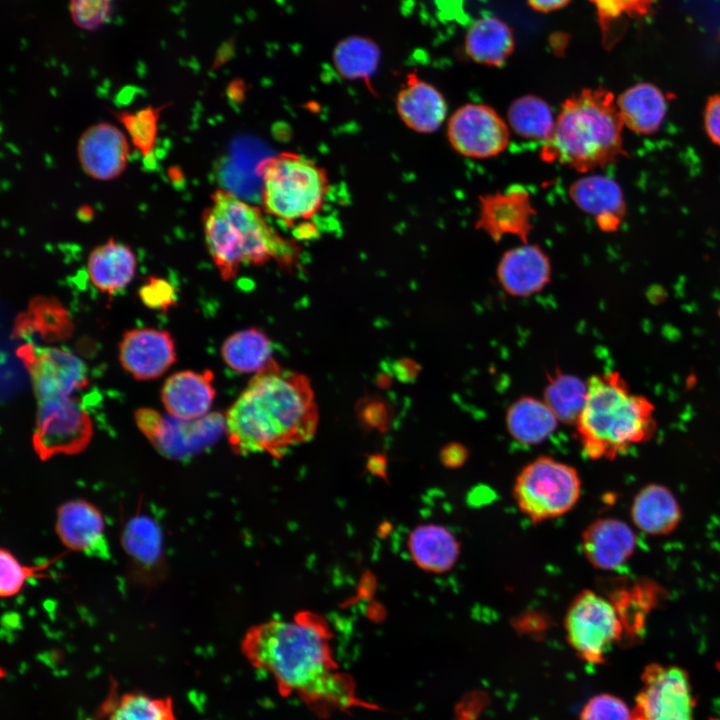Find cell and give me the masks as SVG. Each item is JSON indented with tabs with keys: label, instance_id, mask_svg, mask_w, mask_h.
Returning a JSON list of instances; mask_svg holds the SVG:
<instances>
[{
	"label": "cell",
	"instance_id": "cell-1",
	"mask_svg": "<svg viewBox=\"0 0 720 720\" xmlns=\"http://www.w3.org/2000/svg\"><path fill=\"white\" fill-rule=\"evenodd\" d=\"M326 619L301 611L250 627L241 641L249 664L270 675L282 697L296 696L319 718L354 709L381 710L357 693L353 677L340 670Z\"/></svg>",
	"mask_w": 720,
	"mask_h": 720
},
{
	"label": "cell",
	"instance_id": "cell-2",
	"mask_svg": "<svg viewBox=\"0 0 720 720\" xmlns=\"http://www.w3.org/2000/svg\"><path fill=\"white\" fill-rule=\"evenodd\" d=\"M318 419L310 380L274 361L249 381L228 409L225 432L237 454L280 457L312 439Z\"/></svg>",
	"mask_w": 720,
	"mask_h": 720
},
{
	"label": "cell",
	"instance_id": "cell-3",
	"mask_svg": "<svg viewBox=\"0 0 720 720\" xmlns=\"http://www.w3.org/2000/svg\"><path fill=\"white\" fill-rule=\"evenodd\" d=\"M207 250L223 280L234 279L242 266L275 261L291 268L299 255L295 241L283 238L267 222L261 209L227 189H216L203 210Z\"/></svg>",
	"mask_w": 720,
	"mask_h": 720
},
{
	"label": "cell",
	"instance_id": "cell-4",
	"mask_svg": "<svg viewBox=\"0 0 720 720\" xmlns=\"http://www.w3.org/2000/svg\"><path fill=\"white\" fill-rule=\"evenodd\" d=\"M623 127L611 91L582 89L561 104L553 134L542 145L541 159L584 174L616 163L627 155Z\"/></svg>",
	"mask_w": 720,
	"mask_h": 720
},
{
	"label": "cell",
	"instance_id": "cell-5",
	"mask_svg": "<svg viewBox=\"0 0 720 720\" xmlns=\"http://www.w3.org/2000/svg\"><path fill=\"white\" fill-rule=\"evenodd\" d=\"M586 457L611 460L652 438L655 406L633 392L616 371L592 376L582 411L575 423Z\"/></svg>",
	"mask_w": 720,
	"mask_h": 720
},
{
	"label": "cell",
	"instance_id": "cell-6",
	"mask_svg": "<svg viewBox=\"0 0 720 720\" xmlns=\"http://www.w3.org/2000/svg\"><path fill=\"white\" fill-rule=\"evenodd\" d=\"M257 173L262 179L261 201L266 215L293 227L322 209L329 178L313 160L284 151L262 161Z\"/></svg>",
	"mask_w": 720,
	"mask_h": 720
},
{
	"label": "cell",
	"instance_id": "cell-7",
	"mask_svg": "<svg viewBox=\"0 0 720 720\" xmlns=\"http://www.w3.org/2000/svg\"><path fill=\"white\" fill-rule=\"evenodd\" d=\"M581 494L577 470L547 456L527 464L518 474L514 499L523 514L539 523L570 511Z\"/></svg>",
	"mask_w": 720,
	"mask_h": 720
},
{
	"label": "cell",
	"instance_id": "cell-8",
	"mask_svg": "<svg viewBox=\"0 0 720 720\" xmlns=\"http://www.w3.org/2000/svg\"><path fill=\"white\" fill-rule=\"evenodd\" d=\"M564 627L569 645L590 664H602L625 635L612 601L592 590H584L572 600Z\"/></svg>",
	"mask_w": 720,
	"mask_h": 720
},
{
	"label": "cell",
	"instance_id": "cell-9",
	"mask_svg": "<svg viewBox=\"0 0 720 720\" xmlns=\"http://www.w3.org/2000/svg\"><path fill=\"white\" fill-rule=\"evenodd\" d=\"M92 433L91 419L78 399L66 396L38 401L32 444L41 460L80 453Z\"/></svg>",
	"mask_w": 720,
	"mask_h": 720
},
{
	"label": "cell",
	"instance_id": "cell-10",
	"mask_svg": "<svg viewBox=\"0 0 720 720\" xmlns=\"http://www.w3.org/2000/svg\"><path fill=\"white\" fill-rule=\"evenodd\" d=\"M640 678L631 720H694L695 700L684 669L650 663Z\"/></svg>",
	"mask_w": 720,
	"mask_h": 720
},
{
	"label": "cell",
	"instance_id": "cell-11",
	"mask_svg": "<svg viewBox=\"0 0 720 720\" xmlns=\"http://www.w3.org/2000/svg\"><path fill=\"white\" fill-rule=\"evenodd\" d=\"M447 138L460 155L486 159L499 155L507 148L510 131L507 122L492 107L468 103L450 116Z\"/></svg>",
	"mask_w": 720,
	"mask_h": 720
},
{
	"label": "cell",
	"instance_id": "cell-12",
	"mask_svg": "<svg viewBox=\"0 0 720 720\" xmlns=\"http://www.w3.org/2000/svg\"><path fill=\"white\" fill-rule=\"evenodd\" d=\"M17 355L29 372L38 401L70 396L88 385L85 364L63 349L24 344Z\"/></svg>",
	"mask_w": 720,
	"mask_h": 720
},
{
	"label": "cell",
	"instance_id": "cell-13",
	"mask_svg": "<svg viewBox=\"0 0 720 720\" xmlns=\"http://www.w3.org/2000/svg\"><path fill=\"white\" fill-rule=\"evenodd\" d=\"M535 215L529 191L523 186L513 185L505 191L479 196L475 228L485 232L495 242H499L503 236L513 235L527 243Z\"/></svg>",
	"mask_w": 720,
	"mask_h": 720
},
{
	"label": "cell",
	"instance_id": "cell-14",
	"mask_svg": "<svg viewBox=\"0 0 720 720\" xmlns=\"http://www.w3.org/2000/svg\"><path fill=\"white\" fill-rule=\"evenodd\" d=\"M77 157L83 171L98 181L118 178L126 169L129 142L116 125L99 122L83 131L77 144Z\"/></svg>",
	"mask_w": 720,
	"mask_h": 720
},
{
	"label": "cell",
	"instance_id": "cell-15",
	"mask_svg": "<svg viewBox=\"0 0 720 720\" xmlns=\"http://www.w3.org/2000/svg\"><path fill=\"white\" fill-rule=\"evenodd\" d=\"M105 528L101 511L87 500H69L57 509V536L72 551L102 560L110 559Z\"/></svg>",
	"mask_w": 720,
	"mask_h": 720
},
{
	"label": "cell",
	"instance_id": "cell-16",
	"mask_svg": "<svg viewBox=\"0 0 720 720\" xmlns=\"http://www.w3.org/2000/svg\"><path fill=\"white\" fill-rule=\"evenodd\" d=\"M225 431V416L212 413L195 420L162 417L156 431L148 438L163 456L184 460L212 445Z\"/></svg>",
	"mask_w": 720,
	"mask_h": 720
},
{
	"label": "cell",
	"instance_id": "cell-17",
	"mask_svg": "<svg viewBox=\"0 0 720 720\" xmlns=\"http://www.w3.org/2000/svg\"><path fill=\"white\" fill-rule=\"evenodd\" d=\"M123 368L138 380L154 379L175 362L171 335L154 328H135L124 333L119 345Z\"/></svg>",
	"mask_w": 720,
	"mask_h": 720
},
{
	"label": "cell",
	"instance_id": "cell-18",
	"mask_svg": "<svg viewBox=\"0 0 720 720\" xmlns=\"http://www.w3.org/2000/svg\"><path fill=\"white\" fill-rule=\"evenodd\" d=\"M569 196L584 213L592 216L603 232H616L627 212L623 190L616 180L601 174H588L569 187Z\"/></svg>",
	"mask_w": 720,
	"mask_h": 720
},
{
	"label": "cell",
	"instance_id": "cell-19",
	"mask_svg": "<svg viewBox=\"0 0 720 720\" xmlns=\"http://www.w3.org/2000/svg\"><path fill=\"white\" fill-rule=\"evenodd\" d=\"M637 547L634 530L617 518L593 521L583 532L582 549L592 566L605 571L623 568Z\"/></svg>",
	"mask_w": 720,
	"mask_h": 720
},
{
	"label": "cell",
	"instance_id": "cell-20",
	"mask_svg": "<svg viewBox=\"0 0 720 720\" xmlns=\"http://www.w3.org/2000/svg\"><path fill=\"white\" fill-rule=\"evenodd\" d=\"M551 263L536 244L523 243L507 250L497 266L502 288L513 296H529L541 291L550 281Z\"/></svg>",
	"mask_w": 720,
	"mask_h": 720
},
{
	"label": "cell",
	"instance_id": "cell-21",
	"mask_svg": "<svg viewBox=\"0 0 720 720\" xmlns=\"http://www.w3.org/2000/svg\"><path fill=\"white\" fill-rule=\"evenodd\" d=\"M396 110L408 128L428 134L438 130L444 122L447 103L437 88L410 73L396 96Z\"/></svg>",
	"mask_w": 720,
	"mask_h": 720
},
{
	"label": "cell",
	"instance_id": "cell-22",
	"mask_svg": "<svg viewBox=\"0 0 720 720\" xmlns=\"http://www.w3.org/2000/svg\"><path fill=\"white\" fill-rule=\"evenodd\" d=\"M214 375L203 372L180 371L171 375L161 391L162 402L168 413L182 420H195L206 416L215 398Z\"/></svg>",
	"mask_w": 720,
	"mask_h": 720
},
{
	"label": "cell",
	"instance_id": "cell-23",
	"mask_svg": "<svg viewBox=\"0 0 720 720\" xmlns=\"http://www.w3.org/2000/svg\"><path fill=\"white\" fill-rule=\"evenodd\" d=\"M668 103V96L649 82L627 88L616 99L623 125L640 135H652L660 130Z\"/></svg>",
	"mask_w": 720,
	"mask_h": 720
},
{
	"label": "cell",
	"instance_id": "cell-24",
	"mask_svg": "<svg viewBox=\"0 0 720 720\" xmlns=\"http://www.w3.org/2000/svg\"><path fill=\"white\" fill-rule=\"evenodd\" d=\"M122 546L141 579L157 578L163 568L161 529L147 515H137L125 525L121 535Z\"/></svg>",
	"mask_w": 720,
	"mask_h": 720
},
{
	"label": "cell",
	"instance_id": "cell-25",
	"mask_svg": "<svg viewBox=\"0 0 720 720\" xmlns=\"http://www.w3.org/2000/svg\"><path fill=\"white\" fill-rule=\"evenodd\" d=\"M137 259L125 243L108 239L89 254L87 272L92 284L109 295L125 288L134 278Z\"/></svg>",
	"mask_w": 720,
	"mask_h": 720
},
{
	"label": "cell",
	"instance_id": "cell-26",
	"mask_svg": "<svg viewBox=\"0 0 720 720\" xmlns=\"http://www.w3.org/2000/svg\"><path fill=\"white\" fill-rule=\"evenodd\" d=\"M630 514L634 526L650 536L671 533L681 520L676 497L660 484H649L640 489L632 501Z\"/></svg>",
	"mask_w": 720,
	"mask_h": 720
},
{
	"label": "cell",
	"instance_id": "cell-27",
	"mask_svg": "<svg viewBox=\"0 0 720 720\" xmlns=\"http://www.w3.org/2000/svg\"><path fill=\"white\" fill-rule=\"evenodd\" d=\"M407 544L416 565L432 573L450 570L460 554V544L455 535L446 527L434 523L415 527Z\"/></svg>",
	"mask_w": 720,
	"mask_h": 720
},
{
	"label": "cell",
	"instance_id": "cell-28",
	"mask_svg": "<svg viewBox=\"0 0 720 720\" xmlns=\"http://www.w3.org/2000/svg\"><path fill=\"white\" fill-rule=\"evenodd\" d=\"M513 50V32L497 17L485 16L476 20L465 36V51L478 64L501 67Z\"/></svg>",
	"mask_w": 720,
	"mask_h": 720
},
{
	"label": "cell",
	"instance_id": "cell-29",
	"mask_svg": "<svg viewBox=\"0 0 720 720\" xmlns=\"http://www.w3.org/2000/svg\"><path fill=\"white\" fill-rule=\"evenodd\" d=\"M558 419L549 406L533 397L515 401L506 414L507 429L514 440L534 445L545 440L557 427Z\"/></svg>",
	"mask_w": 720,
	"mask_h": 720
},
{
	"label": "cell",
	"instance_id": "cell-30",
	"mask_svg": "<svg viewBox=\"0 0 720 720\" xmlns=\"http://www.w3.org/2000/svg\"><path fill=\"white\" fill-rule=\"evenodd\" d=\"M272 342L258 328L238 331L228 337L222 345L224 362L240 373H260L268 368L272 359Z\"/></svg>",
	"mask_w": 720,
	"mask_h": 720
},
{
	"label": "cell",
	"instance_id": "cell-31",
	"mask_svg": "<svg viewBox=\"0 0 720 720\" xmlns=\"http://www.w3.org/2000/svg\"><path fill=\"white\" fill-rule=\"evenodd\" d=\"M72 328L62 305L54 298L40 296L32 299L27 312L19 315L15 333L21 336L36 332L44 341L53 342L69 337Z\"/></svg>",
	"mask_w": 720,
	"mask_h": 720
},
{
	"label": "cell",
	"instance_id": "cell-32",
	"mask_svg": "<svg viewBox=\"0 0 720 720\" xmlns=\"http://www.w3.org/2000/svg\"><path fill=\"white\" fill-rule=\"evenodd\" d=\"M556 117L550 105L536 95L516 98L507 110V124L517 136L547 142L554 131Z\"/></svg>",
	"mask_w": 720,
	"mask_h": 720
},
{
	"label": "cell",
	"instance_id": "cell-33",
	"mask_svg": "<svg viewBox=\"0 0 720 720\" xmlns=\"http://www.w3.org/2000/svg\"><path fill=\"white\" fill-rule=\"evenodd\" d=\"M106 720H177L171 697L129 691L109 698L103 706Z\"/></svg>",
	"mask_w": 720,
	"mask_h": 720
},
{
	"label": "cell",
	"instance_id": "cell-34",
	"mask_svg": "<svg viewBox=\"0 0 720 720\" xmlns=\"http://www.w3.org/2000/svg\"><path fill=\"white\" fill-rule=\"evenodd\" d=\"M381 53L376 43L368 38L352 36L340 41L333 53L337 72L348 80H369L376 73Z\"/></svg>",
	"mask_w": 720,
	"mask_h": 720
},
{
	"label": "cell",
	"instance_id": "cell-35",
	"mask_svg": "<svg viewBox=\"0 0 720 720\" xmlns=\"http://www.w3.org/2000/svg\"><path fill=\"white\" fill-rule=\"evenodd\" d=\"M587 382L580 378L557 372L549 377L545 388L544 402L565 424H575L584 406Z\"/></svg>",
	"mask_w": 720,
	"mask_h": 720
},
{
	"label": "cell",
	"instance_id": "cell-36",
	"mask_svg": "<svg viewBox=\"0 0 720 720\" xmlns=\"http://www.w3.org/2000/svg\"><path fill=\"white\" fill-rule=\"evenodd\" d=\"M595 7L603 44L612 48L624 31V18H638L650 13L657 0H589Z\"/></svg>",
	"mask_w": 720,
	"mask_h": 720
},
{
	"label": "cell",
	"instance_id": "cell-37",
	"mask_svg": "<svg viewBox=\"0 0 720 720\" xmlns=\"http://www.w3.org/2000/svg\"><path fill=\"white\" fill-rule=\"evenodd\" d=\"M169 106L170 103L159 106L147 105L134 111L112 110L111 113L123 126L132 145L142 157L150 158L156 146L161 113Z\"/></svg>",
	"mask_w": 720,
	"mask_h": 720
},
{
	"label": "cell",
	"instance_id": "cell-38",
	"mask_svg": "<svg viewBox=\"0 0 720 720\" xmlns=\"http://www.w3.org/2000/svg\"><path fill=\"white\" fill-rule=\"evenodd\" d=\"M50 563L43 565H26L8 549L0 550V595L2 598H10L17 595L23 588L25 582L34 577H41V571L46 569Z\"/></svg>",
	"mask_w": 720,
	"mask_h": 720
},
{
	"label": "cell",
	"instance_id": "cell-39",
	"mask_svg": "<svg viewBox=\"0 0 720 720\" xmlns=\"http://www.w3.org/2000/svg\"><path fill=\"white\" fill-rule=\"evenodd\" d=\"M579 720H631V709L615 695L598 694L584 705Z\"/></svg>",
	"mask_w": 720,
	"mask_h": 720
},
{
	"label": "cell",
	"instance_id": "cell-40",
	"mask_svg": "<svg viewBox=\"0 0 720 720\" xmlns=\"http://www.w3.org/2000/svg\"><path fill=\"white\" fill-rule=\"evenodd\" d=\"M111 0H70L73 22L84 30H94L110 15Z\"/></svg>",
	"mask_w": 720,
	"mask_h": 720
},
{
	"label": "cell",
	"instance_id": "cell-41",
	"mask_svg": "<svg viewBox=\"0 0 720 720\" xmlns=\"http://www.w3.org/2000/svg\"><path fill=\"white\" fill-rule=\"evenodd\" d=\"M143 304L155 310L166 312L176 305V288L166 279L149 276L139 289Z\"/></svg>",
	"mask_w": 720,
	"mask_h": 720
},
{
	"label": "cell",
	"instance_id": "cell-42",
	"mask_svg": "<svg viewBox=\"0 0 720 720\" xmlns=\"http://www.w3.org/2000/svg\"><path fill=\"white\" fill-rule=\"evenodd\" d=\"M704 130L710 141L720 147V93L711 95L703 111Z\"/></svg>",
	"mask_w": 720,
	"mask_h": 720
},
{
	"label": "cell",
	"instance_id": "cell-43",
	"mask_svg": "<svg viewBox=\"0 0 720 720\" xmlns=\"http://www.w3.org/2000/svg\"><path fill=\"white\" fill-rule=\"evenodd\" d=\"M467 457V449L459 443H450L440 452V460L448 468H457L463 465Z\"/></svg>",
	"mask_w": 720,
	"mask_h": 720
},
{
	"label": "cell",
	"instance_id": "cell-44",
	"mask_svg": "<svg viewBox=\"0 0 720 720\" xmlns=\"http://www.w3.org/2000/svg\"><path fill=\"white\" fill-rule=\"evenodd\" d=\"M571 0H528L531 8L539 12H551L565 7Z\"/></svg>",
	"mask_w": 720,
	"mask_h": 720
}]
</instances>
